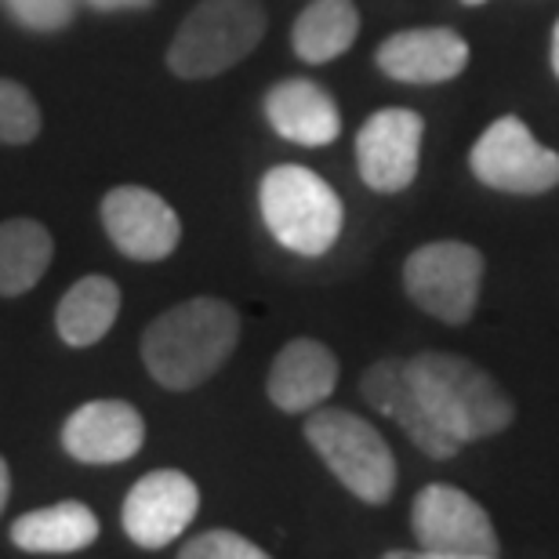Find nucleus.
<instances>
[{
    "label": "nucleus",
    "mask_w": 559,
    "mask_h": 559,
    "mask_svg": "<svg viewBox=\"0 0 559 559\" xmlns=\"http://www.w3.org/2000/svg\"><path fill=\"white\" fill-rule=\"evenodd\" d=\"M240 338V312L222 298H189L142 331V364L156 385L189 393L218 374Z\"/></svg>",
    "instance_id": "nucleus-1"
},
{
    "label": "nucleus",
    "mask_w": 559,
    "mask_h": 559,
    "mask_svg": "<svg viewBox=\"0 0 559 559\" xmlns=\"http://www.w3.org/2000/svg\"><path fill=\"white\" fill-rule=\"evenodd\" d=\"M407 374L429 407L432 421L457 451L487 436L506 432L516 421V404L484 367L454 353H418L407 360Z\"/></svg>",
    "instance_id": "nucleus-2"
},
{
    "label": "nucleus",
    "mask_w": 559,
    "mask_h": 559,
    "mask_svg": "<svg viewBox=\"0 0 559 559\" xmlns=\"http://www.w3.org/2000/svg\"><path fill=\"white\" fill-rule=\"evenodd\" d=\"M259 211L280 248L320 259L342 237L345 207L331 182L301 164H276L259 182Z\"/></svg>",
    "instance_id": "nucleus-3"
},
{
    "label": "nucleus",
    "mask_w": 559,
    "mask_h": 559,
    "mask_svg": "<svg viewBox=\"0 0 559 559\" xmlns=\"http://www.w3.org/2000/svg\"><path fill=\"white\" fill-rule=\"evenodd\" d=\"M262 37V0H200L167 48V70L182 81H207L248 59Z\"/></svg>",
    "instance_id": "nucleus-4"
},
{
    "label": "nucleus",
    "mask_w": 559,
    "mask_h": 559,
    "mask_svg": "<svg viewBox=\"0 0 559 559\" xmlns=\"http://www.w3.org/2000/svg\"><path fill=\"white\" fill-rule=\"evenodd\" d=\"M306 440L334 479L364 501L385 506L396 490V457L385 436L371 421L342 407H312L306 421Z\"/></svg>",
    "instance_id": "nucleus-5"
},
{
    "label": "nucleus",
    "mask_w": 559,
    "mask_h": 559,
    "mask_svg": "<svg viewBox=\"0 0 559 559\" xmlns=\"http://www.w3.org/2000/svg\"><path fill=\"white\" fill-rule=\"evenodd\" d=\"M484 270V251L473 248V243H421L404 262V290L421 312H429V317L447 323V328H462L476 312Z\"/></svg>",
    "instance_id": "nucleus-6"
},
{
    "label": "nucleus",
    "mask_w": 559,
    "mask_h": 559,
    "mask_svg": "<svg viewBox=\"0 0 559 559\" xmlns=\"http://www.w3.org/2000/svg\"><path fill=\"white\" fill-rule=\"evenodd\" d=\"M411 527L429 559H495L501 556L498 531L487 509L454 484H429L411 506Z\"/></svg>",
    "instance_id": "nucleus-7"
},
{
    "label": "nucleus",
    "mask_w": 559,
    "mask_h": 559,
    "mask_svg": "<svg viewBox=\"0 0 559 559\" xmlns=\"http://www.w3.org/2000/svg\"><path fill=\"white\" fill-rule=\"evenodd\" d=\"M468 167L487 189L509 197H542L559 186V153L534 139L520 117H498L468 150Z\"/></svg>",
    "instance_id": "nucleus-8"
},
{
    "label": "nucleus",
    "mask_w": 559,
    "mask_h": 559,
    "mask_svg": "<svg viewBox=\"0 0 559 559\" xmlns=\"http://www.w3.org/2000/svg\"><path fill=\"white\" fill-rule=\"evenodd\" d=\"M425 120L407 106L378 109L364 120L356 135V167L367 189L374 193H404L418 178Z\"/></svg>",
    "instance_id": "nucleus-9"
},
{
    "label": "nucleus",
    "mask_w": 559,
    "mask_h": 559,
    "mask_svg": "<svg viewBox=\"0 0 559 559\" xmlns=\"http://www.w3.org/2000/svg\"><path fill=\"white\" fill-rule=\"evenodd\" d=\"M103 229L131 262H164L182 240V222L160 193L145 186H117L103 197Z\"/></svg>",
    "instance_id": "nucleus-10"
},
{
    "label": "nucleus",
    "mask_w": 559,
    "mask_h": 559,
    "mask_svg": "<svg viewBox=\"0 0 559 559\" xmlns=\"http://www.w3.org/2000/svg\"><path fill=\"white\" fill-rule=\"evenodd\" d=\"M200 490L178 468H156L142 476L124 498V531L142 549H164L193 523Z\"/></svg>",
    "instance_id": "nucleus-11"
},
{
    "label": "nucleus",
    "mask_w": 559,
    "mask_h": 559,
    "mask_svg": "<svg viewBox=\"0 0 559 559\" xmlns=\"http://www.w3.org/2000/svg\"><path fill=\"white\" fill-rule=\"evenodd\" d=\"M145 443V421L124 400H92L62 425V451L84 465H117Z\"/></svg>",
    "instance_id": "nucleus-12"
},
{
    "label": "nucleus",
    "mask_w": 559,
    "mask_h": 559,
    "mask_svg": "<svg viewBox=\"0 0 559 559\" xmlns=\"http://www.w3.org/2000/svg\"><path fill=\"white\" fill-rule=\"evenodd\" d=\"M360 393L374 411H382L385 418H393L425 457L451 462V457L457 454V447L447 440V432L432 421L429 407H425V400L418 396L415 382H411L407 360L389 356V360L371 364L360 378Z\"/></svg>",
    "instance_id": "nucleus-13"
},
{
    "label": "nucleus",
    "mask_w": 559,
    "mask_h": 559,
    "mask_svg": "<svg viewBox=\"0 0 559 559\" xmlns=\"http://www.w3.org/2000/svg\"><path fill=\"white\" fill-rule=\"evenodd\" d=\"M374 66L400 84H447L465 73L468 44L447 26L400 29L378 44Z\"/></svg>",
    "instance_id": "nucleus-14"
},
{
    "label": "nucleus",
    "mask_w": 559,
    "mask_h": 559,
    "mask_svg": "<svg viewBox=\"0 0 559 559\" xmlns=\"http://www.w3.org/2000/svg\"><path fill=\"white\" fill-rule=\"evenodd\" d=\"M265 120L284 142L295 145H309V150H320V145H331L342 135V114L338 103L323 92L317 81H306V76H287V81H276L270 92H265Z\"/></svg>",
    "instance_id": "nucleus-15"
},
{
    "label": "nucleus",
    "mask_w": 559,
    "mask_h": 559,
    "mask_svg": "<svg viewBox=\"0 0 559 559\" xmlns=\"http://www.w3.org/2000/svg\"><path fill=\"white\" fill-rule=\"evenodd\" d=\"M334 385H338V356L317 338H290L270 367L265 393L284 415H306L334 393Z\"/></svg>",
    "instance_id": "nucleus-16"
},
{
    "label": "nucleus",
    "mask_w": 559,
    "mask_h": 559,
    "mask_svg": "<svg viewBox=\"0 0 559 559\" xmlns=\"http://www.w3.org/2000/svg\"><path fill=\"white\" fill-rule=\"evenodd\" d=\"M98 538V516L81 501H59V506L26 512L11 523V542L22 552L37 556H70L87 549Z\"/></svg>",
    "instance_id": "nucleus-17"
},
{
    "label": "nucleus",
    "mask_w": 559,
    "mask_h": 559,
    "mask_svg": "<svg viewBox=\"0 0 559 559\" xmlns=\"http://www.w3.org/2000/svg\"><path fill=\"white\" fill-rule=\"evenodd\" d=\"M120 312V287L109 276H81L66 290L59 309H55V331L73 349L98 345L117 323Z\"/></svg>",
    "instance_id": "nucleus-18"
},
{
    "label": "nucleus",
    "mask_w": 559,
    "mask_h": 559,
    "mask_svg": "<svg viewBox=\"0 0 559 559\" xmlns=\"http://www.w3.org/2000/svg\"><path fill=\"white\" fill-rule=\"evenodd\" d=\"M360 37V11L353 0H312L295 19L290 48L301 62L323 66L345 55Z\"/></svg>",
    "instance_id": "nucleus-19"
},
{
    "label": "nucleus",
    "mask_w": 559,
    "mask_h": 559,
    "mask_svg": "<svg viewBox=\"0 0 559 559\" xmlns=\"http://www.w3.org/2000/svg\"><path fill=\"white\" fill-rule=\"evenodd\" d=\"M55 254L48 226L37 218H8L0 222V295L15 298L40 284Z\"/></svg>",
    "instance_id": "nucleus-20"
},
{
    "label": "nucleus",
    "mask_w": 559,
    "mask_h": 559,
    "mask_svg": "<svg viewBox=\"0 0 559 559\" xmlns=\"http://www.w3.org/2000/svg\"><path fill=\"white\" fill-rule=\"evenodd\" d=\"M40 135V109L26 87L0 76V142L26 145Z\"/></svg>",
    "instance_id": "nucleus-21"
},
{
    "label": "nucleus",
    "mask_w": 559,
    "mask_h": 559,
    "mask_svg": "<svg viewBox=\"0 0 559 559\" xmlns=\"http://www.w3.org/2000/svg\"><path fill=\"white\" fill-rule=\"evenodd\" d=\"M0 4L22 29L33 33L66 29L76 15V0H0Z\"/></svg>",
    "instance_id": "nucleus-22"
},
{
    "label": "nucleus",
    "mask_w": 559,
    "mask_h": 559,
    "mask_svg": "<svg viewBox=\"0 0 559 559\" xmlns=\"http://www.w3.org/2000/svg\"><path fill=\"white\" fill-rule=\"evenodd\" d=\"M182 559H265L262 545H254L251 538L243 534H233V531H207L193 538L189 545H182Z\"/></svg>",
    "instance_id": "nucleus-23"
},
{
    "label": "nucleus",
    "mask_w": 559,
    "mask_h": 559,
    "mask_svg": "<svg viewBox=\"0 0 559 559\" xmlns=\"http://www.w3.org/2000/svg\"><path fill=\"white\" fill-rule=\"evenodd\" d=\"M95 11H135V8H150L153 0H87Z\"/></svg>",
    "instance_id": "nucleus-24"
},
{
    "label": "nucleus",
    "mask_w": 559,
    "mask_h": 559,
    "mask_svg": "<svg viewBox=\"0 0 559 559\" xmlns=\"http://www.w3.org/2000/svg\"><path fill=\"white\" fill-rule=\"evenodd\" d=\"M8 490H11V473H8V462L0 457V512L8 506Z\"/></svg>",
    "instance_id": "nucleus-25"
},
{
    "label": "nucleus",
    "mask_w": 559,
    "mask_h": 559,
    "mask_svg": "<svg viewBox=\"0 0 559 559\" xmlns=\"http://www.w3.org/2000/svg\"><path fill=\"white\" fill-rule=\"evenodd\" d=\"M549 59H552V73L559 76V22L552 26V51H549Z\"/></svg>",
    "instance_id": "nucleus-26"
},
{
    "label": "nucleus",
    "mask_w": 559,
    "mask_h": 559,
    "mask_svg": "<svg viewBox=\"0 0 559 559\" xmlns=\"http://www.w3.org/2000/svg\"><path fill=\"white\" fill-rule=\"evenodd\" d=\"M462 4H468V8H473V4H487V0H462Z\"/></svg>",
    "instance_id": "nucleus-27"
}]
</instances>
